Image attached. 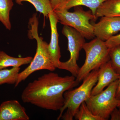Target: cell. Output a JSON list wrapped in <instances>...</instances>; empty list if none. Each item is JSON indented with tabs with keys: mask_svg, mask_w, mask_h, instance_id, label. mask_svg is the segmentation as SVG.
Wrapping results in <instances>:
<instances>
[{
	"mask_svg": "<svg viewBox=\"0 0 120 120\" xmlns=\"http://www.w3.org/2000/svg\"><path fill=\"white\" fill-rule=\"evenodd\" d=\"M20 69V67H14L10 69H0V85L5 83L15 84Z\"/></svg>",
	"mask_w": 120,
	"mask_h": 120,
	"instance_id": "e0dca14e",
	"label": "cell"
},
{
	"mask_svg": "<svg viewBox=\"0 0 120 120\" xmlns=\"http://www.w3.org/2000/svg\"><path fill=\"white\" fill-rule=\"evenodd\" d=\"M83 49L86 54L84 64L79 68L76 82H80L93 70L99 69L101 65L109 61L110 49L105 41L96 38L89 42L85 43Z\"/></svg>",
	"mask_w": 120,
	"mask_h": 120,
	"instance_id": "277c9868",
	"label": "cell"
},
{
	"mask_svg": "<svg viewBox=\"0 0 120 120\" xmlns=\"http://www.w3.org/2000/svg\"><path fill=\"white\" fill-rule=\"evenodd\" d=\"M68 0H50L51 5L53 11L62 9Z\"/></svg>",
	"mask_w": 120,
	"mask_h": 120,
	"instance_id": "44dd1931",
	"label": "cell"
},
{
	"mask_svg": "<svg viewBox=\"0 0 120 120\" xmlns=\"http://www.w3.org/2000/svg\"><path fill=\"white\" fill-rule=\"evenodd\" d=\"M25 108L17 100L5 101L0 105V120H29Z\"/></svg>",
	"mask_w": 120,
	"mask_h": 120,
	"instance_id": "30bf717a",
	"label": "cell"
},
{
	"mask_svg": "<svg viewBox=\"0 0 120 120\" xmlns=\"http://www.w3.org/2000/svg\"><path fill=\"white\" fill-rule=\"evenodd\" d=\"M31 56L15 57L9 56L4 51H0V69L9 67H20L30 64L33 60Z\"/></svg>",
	"mask_w": 120,
	"mask_h": 120,
	"instance_id": "4fadbf2b",
	"label": "cell"
},
{
	"mask_svg": "<svg viewBox=\"0 0 120 120\" xmlns=\"http://www.w3.org/2000/svg\"><path fill=\"white\" fill-rule=\"evenodd\" d=\"M118 79L98 94L91 95L85 101L92 113L103 120H108L112 112L117 107L119 100L116 98V92Z\"/></svg>",
	"mask_w": 120,
	"mask_h": 120,
	"instance_id": "8992f818",
	"label": "cell"
},
{
	"mask_svg": "<svg viewBox=\"0 0 120 120\" xmlns=\"http://www.w3.org/2000/svg\"><path fill=\"white\" fill-rule=\"evenodd\" d=\"M77 85L76 77L72 75L62 77L50 72L29 83L23 91L21 98L24 103L56 111L64 105V92Z\"/></svg>",
	"mask_w": 120,
	"mask_h": 120,
	"instance_id": "6da1fadb",
	"label": "cell"
},
{
	"mask_svg": "<svg viewBox=\"0 0 120 120\" xmlns=\"http://www.w3.org/2000/svg\"><path fill=\"white\" fill-rule=\"evenodd\" d=\"M116 98L118 100L120 99V76L118 79V83L116 92Z\"/></svg>",
	"mask_w": 120,
	"mask_h": 120,
	"instance_id": "603a6c76",
	"label": "cell"
},
{
	"mask_svg": "<svg viewBox=\"0 0 120 120\" xmlns=\"http://www.w3.org/2000/svg\"><path fill=\"white\" fill-rule=\"evenodd\" d=\"M106 0H68L62 9L68 10L71 8L77 6H86L90 9L95 16L97 9Z\"/></svg>",
	"mask_w": 120,
	"mask_h": 120,
	"instance_id": "9a60e30c",
	"label": "cell"
},
{
	"mask_svg": "<svg viewBox=\"0 0 120 120\" xmlns=\"http://www.w3.org/2000/svg\"><path fill=\"white\" fill-rule=\"evenodd\" d=\"M96 19L103 16L120 17V0H107L98 8L95 15Z\"/></svg>",
	"mask_w": 120,
	"mask_h": 120,
	"instance_id": "7c38bea8",
	"label": "cell"
},
{
	"mask_svg": "<svg viewBox=\"0 0 120 120\" xmlns=\"http://www.w3.org/2000/svg\"><path fill=\"white\" fill-rule=\"evenodd\" d=\"M13 5V0H0V22L9 30L11 28L10 15Z\"/></svg>",
	"mask_w": 120,
	"mask_h": 120,
	"instance_id": "5bb4252c",
	"label": "cell"
},
{
	"mask_svg": "<svg viewBox=\"0 0 120 120\" xmlns=\"http://www.w3.org/2000/svg\"><path fill=\"white\" fill-rule=\"evenodd\" d=\"M99 69L93 70L83 80L82 83L75 90L67 91L64 94V101L60 110L57 120H72L80 105L91 95V91L98 81Z\"/></svg>",
	"mask_w": 120,
	"mask_h": 120,
	"instance_id": "3957f363",
	"label": "cell"
},
{
	"mask_svg": "<svg viewBox=\"0 0 120 120\" xmlns=\"http://www.w3.org/2000/svg\"></svg>",
	"mask_w": 120,
	"mask_h": 120,
	"instance_id": "d4e9b609",
	"label": "cell"
},
{
	"mask_svg": "<svg viewBox=\"0 0 120 120\" xmlns=\"http://www.w3.org/2000/svg\"><path fill=\"white\" fill-rule=\"evenodd\" d=\"M120 99L119 100V102H118V106H117V107H120Z\"/></svg>",
	"mask_w": 120,
	"mask_h": 120,
	"instance_id": "cb8c5ba5",
	"label": "cell"
},
{
	"mask_svg": "<svg viewBox=\"0 0 120 120\" xmlns=\"http://www.w3.org/2000/svg\"><path fill=\"white\" fill-rule=\"evenodd\" d=\"M93 26L95 37L105 41L120 31V17L103 16Z\"/></svg>",
	"mask_w": 120,
	"mask_h": 120,
	"instance_id": "ba28073f",
	"label": "cell"
},
{
	"mask_svg": "<svg viewBox=\"0 0 120 120\" xmlns=\"http://www.w3.org/2000/svg\"><path fill=\"white\" fill-rule=\"evenodd\" d=\"M62 33L68 40V50L70 52L69 60L60 62L58 69L68 71L76 77L79 68L77 64L79 52L86 43L85 38L74 28L64 26Z\"/></svg>",
	"mask_w": 120,
	"mask_h": 120,
	"instance_id": "52a82bcc",
	"label": "cell"
},
{
	"mask_svg": "<svg viewBox=\"0 0 120 120\" xmlns=\"http://www.w3.org/2000/svg\"><path fill=\"white\" fill-rule=\"evenodd\" d=\"M116 107L111 113L110 120H120V107Z\"/></svg>",
	"mask_w": 120,
	"mask_h": 120,
	"instance_id": "7402d4cb",
	"label": "cell"
},
{
	"mask_svg": "<svg viewBox=\"0 0 120 120\" xmlns=\"http://www.w3.org/2000/svg\"><path fill=\"white\" fill-rule=\"evenodd\" d=\"M120 74L116 72L110 60L100 67L99 69L98 81L91 91V95L100 93L110 84L119 79Z\"/></svg>",
	"mask_w": 120,
	"mask_h": 120,
	"instance_id": "8fae6325",
	"label": "cell"
},
{
	"mask_svg": "<svg viewBox=\"0 0 120 120\" xmlns=\"http://www.w3.org/2000/svg\"><path fill=\"white\" fill-rule=\"evenodd\" d=\"M49 19L51 38L49 43L47 46V50L52 62L56 68H58L60 65L61 57L59 44V35L57 30V23L58 20L54 11L51 12L48 16Z\"/></svg>",
	"mask_w": 120,
	"mask_h": 120,
	"instance_id": "9c48e42d",
	"label": "cell"
},
{
	"mask_svg": "<svg viewBox=\"0 0 120 120\" xmlns=\"http://www.w3.org/2000/svg\"><path fill=\"white\" fill-rule=\"evenodd\" d=\"M109 56L112 67L120 75V45L110 49Z\"/></svg>",
	"mask_w": 120,
	"mask_h": 120,
	"instance_id": "d6986e66",
	"label": "cell"
},
{
	"mask_svg": "<svg viewBox=\"0 0 120 120\" xmlns=\"http://www.w3.org/2000/svg\"><path fill=\"white\" fill-rule=\"evenodd\" d=\"M107 47L110 49L120 45V34L114 35L105 41Z\"/></svg>",
	"mask_w": 120,
	"mask_h": 120,
	"instance_id": "ffe728a7",
	"label": "cell"
},
{
	"mask_svg": "<svg viewBox=\"0 0 120 120\" xmlns=\"http://www.w3.org/2000/svg\"><path fill=\"white\" fill-rule=\"evenodd\" d=\"M19 5L22 4L23 2H27L32 4L37 12L43 15L45 17H48L51 12L53 11L51 5L50 0H15Z\"/></svg>",
	"mask_w": 120,
	"mask_h": 120,
	"instance_id": "2e32d148",
	"label": "cell"
},
{
	"mask_svg": "<svg viewBox=\"0 0 120 120\" xmlns=\"http://www.w3.org/2000/svg\"><path fill=\"white\" fill-rule=\"evenodd\" d=\"M75 8L73 12L65 9L54 11L58 22L64 26L74 28L85 38L90 39L94 38V26L90 23V21L97 20L94 16L91 11H84L81 6Z\"/></svg>",
	"mask_w": 120,
	"mask_h": 120,
	"instance_id": "5b68a950",
	"label": "cell"
},
{
	"mask_svg": "<svg viewBox=\"0 0 120 120\" xmlns=\"http://www.w3.org/2000/svg\"><path fill=\"white\" fill-rule=\"evenodd\" d=\"M29 23L30 28L28 30V36L30 38L36 40L37 50L34 57L30 65L18 74L17 80L15 84V87L34 72L41 70L53 71L56 68L48 52V43L44 41L43 38L39 35L38 20L36 13L34 14L30 19Z\"/></svg>",
	"mask_w": 120,
	"mask_h": 120,
	"instance_id": "7a4b0ae2",
	"label": "cell"
},
{
	"mask_svg": "<svg viewBox=\"0 0 120 120\" xmlns=\"http://www.w3.org/2000/svg\"><path fill=\"white\" fill-rule=\"evenodd\" d=\"M74 117L76 120H103L101 117L92 113L85 102L80 105Z\"/></svg>",
	"mask_w": 120,
	"mask_h": 120,
	"instance_id": "ac0fdd59",
	"label": "cell"
}]
</instances>
